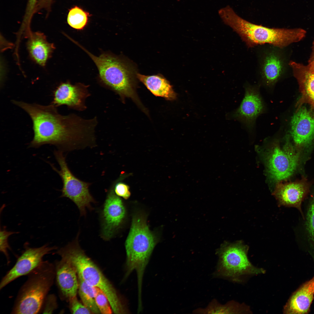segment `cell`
Here are the masks:
<instances>
[{
    "instance_id": "1",
    "label": "cell",
    "mask_w": 314,
    "mask_h": 314,
    "mask_svg": "<svg viewBox=\"0 0 314 314\" xmlns=\"http://www.w3.org/2000/svg\"><path fill=\"white\" fill-rule=\"evenodd\" d=\"M12 102L26 112L32 120L34 136L30 147L37 148L49 144L60 150L68 151L95 146L96 117L87 119L74 114L63 115L52 104L43 106L14 100Z\"/></svg>"
},
{
    "instance_id": "2",
    "label": "cell",
    "mask_w": 314,
    "mask_h": 314,
    "mask_svg": "<svg viewBox=\"0 0 314 314\" xmlns=\"http://www.w3.org/2000/svg\"><path fill=\"white\" fill-rule=\"evenodd\" d=\"M218 13L224 22L238 34L248 48L267 44L284 48L300 41L306 33L300 28H270L253 24L241 18L228 6L219 10Z\"/></svg>"
},
{
    "instance_id": "3",
    "label": "cell",
    "mask_w": 314,
    "mask_h": 314,
    "mask_svg": "<svg viewBox=\"0 0 314 314\" xmlns=\"http://www.w3.org/2000/svg\"><path fill=\"white\" fill-rule=\"evenodd\" d=\"M75 44L90 57L98 69L101 80L119 95L122 102L126 98H130L143 112H147L136 92L137 73L130 63L109 53L95 56L77 42Z\"/></svg>"
},
{
    "instance_id": "4",
    "label": "cell",
    "mask_w": 314,
    "mask_h": 314,
    "mask_svg": "<svg viewBox=\"0 0 314 314\" xmlns=\"http://www.w3.org/2000/svg\"><path fill=\"white\" fill-rule=\"evenodd\" d=\"M78 235L75 240L58 249L56 253L62 260L72 265L78 277L90 285L101 290L107 297L113 312L115 314L129 313L126 304L101 271L81 248Z\"/></svg>"
},
{
    "instance_id": "5",
    "label": "cell",
    "mask_w": 314,
    "mask_h": 314,
    "mask_svg": "<svg viewBox=\"0 0 314 314\" xmlns=\"http://www.w3.org/2000/svg\"><path fill=\"white\" fill-rule=\"evenodd\" d=\"M28 275L19 291L12 314H36L40 311L56 277L55 265L42 261Z\"/></svg>"
},
{
    "instance_id": "6",
    "label": "cell",
    "mask_w": 314,
    "mask_h": 314,
    "mask_svg": "<svg viewBox=\"0 0 314 314\" xmlns=\"http://www.w3.org/2000/svg\"><path fill=\"white\" fill-rule=\"evenodd\" d=\"M155 245V238L144 218L140 215L134 216L125 242L126 259L125 278L134 270L136 271L139 295L142 294L143 276Z\"/></svg>"
},
{
    "instance_id": "7",
    "label": "cell",
    "mask_w": 314,
    "mask_h": 314,
    "mask_svg": "<svg viewBox=\"0 0 314 314\" xmlns=\"http://www.w3.org/2000/svg\"><path fill=\"white\" fill-rule=\"evenodd\" d=\"M248 249L241 242L223 246L219 252V274L240 282L244 276L265 273L264 270L255 267L250 262L247 256Z\"/></svg>"
},
{
    "instance_id": "8",
    "label": "cell",
    "mask_w": 314,
    "mask_h": 314,
    "mask_svg": "<svg viewBox=\"0 0 314 314\" xmlns=\"http://www.w3.org/2000/svg\"><path fill=\"white\" fill-rule=\"evenodd\" d=\"M54 155L60 167V170L51 165L63 181L61 197L68 198L72 201L78 208L81 215H85L86 208L92 209L91 204L96 202L89 191L90 183L81 180L73 174L68 167L62 151H55Z\"/></svg>"
},
{
    "instance_id": "9",
    "label": "cell",
    "mask_w": 314,
    "mask_h": 314,
    "mask_svg": "<svg viewBox=\"0 0 314 314\" xmlns=\"http://www.w3.org/2000/svg\"><path fill=\"white\" fill-rule=\"evenodd\" d=\"M261 45L257 51V74L262 84L272 88L282 78L286 62L281 48L273 45Z\"/></svg>"
},
{
    "instance_id": "10",
    "label": "cell",
    "mask_w": 314,
    "mask_h": 314,
    "mask_svg": "<svg viewBox=\"0 0 314 314\" xmlns=\"http://www.w3.org/2000/svg\"><path fill=\"white\" fill-rule=\"evenodd\" d=\"M299 154L295 152L288 140L283 149L274 141L266 158L267 169L270 178L276 181L285 179L293 173L298 164Z\"/></svg>"
},
{
    "instance_id": "11",
    "label": "cell",
    "mask_w": 314,
    "mask_h": 314,
    "mask_svg": "<svg viewBox=\"0 0 314 314\" xmlns=\"http://www.w3.org/2000/svg\"><path fill=\"white\" fill-rule=\"evenodd\" d=\"M25 247L15 265L2 279L0 290L17 278L28 274L41 263L45 255L57 249L56 246L50 247L47 244L38 248Z\"/></svg>"
},
{
    "instance_id": "12",
    "label": "cell",
    "mask_w": 314,
    "mask_h": 314,
    "mask_svg": "<svg viewBox=\"0 0 314 314\" xmlns=\"http://www.w3.org/2000/svg\"><path fill=\"white\" fill-rule=\"evenodd\" d=\"M114 185H112L108 193L101 214V236L105 240L111 238L125 215L122 201L115 192Z\"/></svg>"
},
{
    "instance_id": "13",
    "label": "cell",
    "mask_w": 314,
    "mask_h": 314,
    "mask_svg": "<svg viewBox=\"0 0 314 314\" xmlns=\"http://www.w3.org/2000/svg\"><path fill=\"white\" fill-rule=\"evenodd\" d=\"M88 86L80 83L73 85L69 82L62 83L53 91L51 104L56 107L65 105L77 110H84L87 108L86 99L90 95Z\"/></svg>"
},
{
    "instance_id": "14",
    "label": "cell",
    "mask_w": 314,
    "mask_h": 314,
    "mask_svg": "<svg viewBox=\"0 0 314 314\" xmlns=\"http://www.w3.org/2000/svg\"><path fill=\"white\" fill-rule=\"evenodd\" d=\"M265 110V105L258 86L247 84L245 87L244 97L233 116L248 127L251 128L257 117L263 113Z\"/></svg>"
},
{
    "instance_id": "15",
    "label": "cell",
    "mask_w": 314,
    "mask_h": 314,
    "mask_svg": "<svg viewBox=\"0 0 314 314\" xmlns=\"http://www.w3.org/2000/svg\"><path fill=\"white\" fill-rule=\"evenodd\" d=\"M291 133L295 144L307 145L314 139V112L301 106L298 107L291 122Z\"/></svg>"
},
{
    "instance_id": "16",
    "label": "cell",
    "mask_w": 314,
    "mask_h": 314,
    "mask_svg": "<svg viewBox=\"0 0 314 314\" xmlns=\"http://www.w3.org/2000/svg\"><path fill=\"white\" fill-rule=\"evenodd\" d=\"M298 83L301 97L299 106L306 103L314 112V67L291 61L288 63Z\"/></svg>"
},
{
    "instance_id": "17",
    "label": "cell",
    "mask_w": 314,
    "mask_h": 314,
    "mask_svg": "<svg viewBox=\"0 0 314 314\" xmlns=\"http://www.w3.org/2000/svg\"><path fill=\"white\" fill-rule=\"evenodd\" d=\"M308 191L307 186L302 182L279 183L276 186L274 194L280 205L296 208L304 218L301 203Z\"/></svg>"
},
{
    "instance_id": "18",
    "label": "cell",
    "mask_w": 314,
    "mask_h": 314,
    "mask_svg": "<svg viewBox=\"0 0 314 314\" xmlns=\"http://www.w3.org/2000/svg\"><path fill=\"white\" fill-rule=\"evenodd\" d=\"M56 277L63 296L69 300L76 297L78 288L77 273L74 268L62 259L56 263Z\"/></svg>"
},
{
    "instance_id": "19",
    "label": "cell",
    "mask_w": 314,
    "mask_h": 314,
    "mask_svg": "<svg viewBox=\"0 0 314 314\" xmlns=\"http://www.w3.org/2000/svg\"><path fill=\"white\" fill-rule=\"evenodd\" d=\"M314 295V277L303 284L292 295L283 308L285 314L307 313Z\"/></svg>"
},
{
    "instance_id": "20",
    "label": "cell",
    "mask_w": 314,
    "mask_h": 314,
    "mask_svg": "<svg viewBox=\"0 0 314 314\" xmlns=\"http://www.w3.org/2000/svg\"><path fill=\"white\" fill-rule=\"evenodd\" d=\"M27 36L26 45L30 56L36 63L45 66L55 49L54 44L48 42L45 36L40 32H31Z\"/></svg>"
},
{
    "instance_id": "21",
    "label": "cell",
    "mask_w": 314,
    "mask_h": 314,
    "mask_svg": "<svg viewBox=\"0 0 314 314\" xmlns=\"http://www.w3.org/2000/svg\"><path fill=\"white\" fill-rule=\"evenodd\" d=\"M137 77L154 95L169 101L176 99L177 94L172 86L162 74L145 75L137 73Z\"/></svg>"
},
{
    "instance_id": "22",
    "label": "cell",
    "mask_w": 314,
    "mask_h": 314,
    "mask_svg": "<svg viewBox=\"0 0 314 314\" xmlns=\"http://www.w3.org/2000/svg\"><path fill=\"white\" fill-rule=\"evenodd\" d=\"M78 278L79 294L83 304L92 313H100L95 302L94 287L88 284L80 278L78 277Z\"/></svg>"
},
{
    "instance_id": "23",
    "label": "cell",
    "mask_w": 314,
    "mask_h": 314,
    "mask_svg": "<svg viewBox=\"0 0 314 314\" xmlns=\"http://www.w3.org/2000/svg\"><path fill=\"white\" fill-rule=\"evenodd\" d=\"M205 312L209 313H251L249 308L245 304L232 302L227 304L222 305L214 304L208 307Z\"/></svg>"
},
{
    "instance_id": "24",
    "label": "cell",
    "mask_w": 314,
    "mask_h": 314,
    "mask_svg": "<svg viewBox=\"0 0 314 314\" xmlns=\"http://www.w3.org/2000/svg\"><path fill=\"white\" fill-rule=\"evenodd\" d=\"M89 13L81 8L75 6L69 12L67 22L72 28L77 30L83 29L86 25Z\"/></svg>"
},
{
    "instance_id": "25",
    "label": "cell",
    "mask_w": 314,
    "mask_h": 314,
    "mask_svg": "<svg viewBox=\"0 0 314 314\" xmlns=\"http://www.w3.org/2000/svg\"><path fill=\"white\" fill-rule=\"evenodd\" d=\"M94 288L95 302L101 313H112L113 311L106 295L99 288L94 287Z\"/></svg>"
},
{
    "instance_id": "26",
    "label": "cell",
    "mask_w": 314,
    "mask_h": 314,
    "mask_svg": "<svg viewBox=\"0 0 314 314\" xmlns=\"http://www.w3.org/2000/svg\"><path fill=\"white\" fill-rule=\"evenodd\" d=\"M306 224L309 239L314 246V195L311 198L309 204Z\"/></svg>"
},
{
    "instance_id": "27",
    "label": "cell",
    "mask_w": 314,
    "mask_h": 314,
    "mask_svg": "<svg viewBox=\"0 0 314 314\" xmlns=\"http://www.w3.org/2000/svg\"><path fill=\"white\" fill-rule=\"evenodd\" d=\"M15 233H17V232L7 231L5 228L0 230V251L6 256L8 263L9 262L8 250L10 249V246L8 243V238L10 236Z\"/></svg>"
},
{
    "instance_id": "28",
    "label": "cell",
    "mask_w": 314,
    "mask_h": 314,
    "mask_svg": "<svg viewBox=\"0 0 314 314\" xmlns=\"http://www.w3.org/2000/svg\"><path fill=\"white\" fill-rule=\"evenodd\" d=\"M71 312L74 314H90V311L83 304L80 302L76 297L69 300Z\"/></svg>"
},
{
    "instance_id": "29",
    "label": "cell",
    "mask_w": 314,
    "mask_h": 314,
    "mask_svg": "<svg viewBox=\"0 0 314 314\" xmlns=\"http://www.w3.org/2000/svg\"><path fill=\"white\" fill-rule=\"evenodd\" d=\"M42 311L44 313H51L55 310L57 307L56 298L53 294L47 295L46 297L43 306Z\"/></svg>"
},
{
    "instance_id": "30",
    "label": "cell",
    "mask_w": 314,
    "mask_h": 314,
    "mask_svg": "<svg viewBox=\"0 0 314 314\" xmlns=\"http://www.w3.org/2000/svg\"><path fill=\"white\" fill-rule=\"evenodd\" d=\"M129 189V187L127 185L122 182L116 183L114 186V190L115 194L125 199H128L130 196Z\"/></svg>"
},
{
    "instance_id": "31",
    "label": "cell",
    "mask_w": 314,
    "mask_h": 314,
    "mask_svg": "<svg viewBox=\"0 0 314 314\" xmlns=\"http://www.w3.org/2000/svg\"><path fill=\"white\" fill-rule=\"evenodd\" d=\"M308 64L314 67V40L312 47V53L308 60Z\"/></svg>"
},
{
    "instance_id": "32",
    "label": "cell",
    "mask_w": 314,
    "mask_h": 314,
    "mask_svg": "<svg viewBox=\"0 0 314 314\" xmlns=\"http://www.w3.org/2000/svg\"><path fill=\"white\" fill-rule=\"evenodd\" d=\"M31 31V30H30V31H28V32H26V33H29V32H30ZM19 33H22V32H21V31H20V30H19Z\"/></svg>"
}]
</instances>
